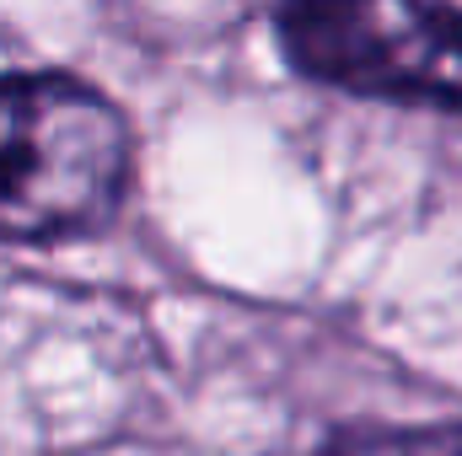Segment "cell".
<instances>
[{
    "label": "cell",
    "instance_id": "1",
    "mask_svg": "<svg viewBox=\"0 0 462 456\" xmlns=\"http://www.w3.org/2000/svg\"><path fill=\"white\" fill-rule=\"evenodd\" d=\"M129 172L114 103L60 76L0 81V236L49 242L108 221Z\"/></svg>",
    "mask_w": 462,
    "mask_h": 456
},
{
    "label": "cell",
    "instance_id": "2",
    "mask_svg": "<svg viewBox=\"0 0 462 456\" xmlns=\"http://www.w3.org/2000/svg\"><path fill=\"white\" fill-rule=\"evenodd\" d=\"M291 59L349 92L462 103V5H301L280 16Z\"/></svg>",
    "mask_w": 462,
    "mask_h": 456
},
{
    "label": "cell",
    "instance_id": "3",
    "mask_svg": "<svg viewBox=\"0 0 462 456\" xmlns=\"http://www.w3.org/2000/svg\"><path fill=\"white\" fill-rule=\"evenodd\" d=\"M318 456H462V424H414V430L349 424L328 435Z\"/></svg>",
    "mask_w": 462,
    "mask_h": 456
}]
</instances>
